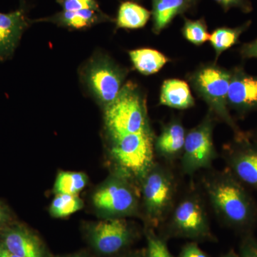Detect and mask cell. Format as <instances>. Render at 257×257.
I'll return each instance as SVG.
<instances>
[{
	"label": "cell",
	"mask_w": 257,
	"mask_h": 257,
	"mask_svg": "<svg viewBox=\"0 0 257 257\" xmlns=\"http://www.w3.org/2000/svg\"><path fill=\"white\" fill-rule=\"evenodd\" d=\"M191 1H193V0H191Z\"/></svg>",
	"instance_id": "36"
},
{
	"label": "cell",
	"mask_w": 257,
	"mask_h": 257,
	"mask_svg": "<svg viewBox=\"0 0 257 257\" xmlns=\"http://www.w3.org/2000/svg\"><path fill=\"white\" fill-rule=\"evenodd\" d=\"M109 138L152 130L143 92L133 82L125 84L116 100L104 109Z\"/></svg>",
	"instance_id": "2"
},
{
	"label": "cell",
	"mask_w": 257,
	"mask_h": 257,
	"mask_svg": "<svg viewBox=\"0 0 257 257\" xmlns=\"http://www.w3.org/2000/svg\"><path fill=\"white\" fill-rule=\"evenodd\" d=\"M28 26L29 20L23 8L8 14L0 13V60L12 57Z\"/></svg>",
	"instance_id": "13"
},
{
	"label": "cell",
	"mask_w": 257,
	"mask_h": 257,
	"mask_svg": "<svg viewBox=\"0 0 257 257\" xmlns=\"http://www.w3.org/2000/svg\"><path fill=\"white\" fill-rule=\"evenodd\" d=\"M128 54L134 67L144 75L156 74L169 62L167 56L153 49H138Z\"/></svg>",
	"instance_id": "19"
},
{
	"label": "cell",
	"mask_w": 257,
	"mask_h": 257,
	"mask_svg": "<svg viewBox=\"0 0 257 257\" xmlns=\"http://www.w3.org/2000/svg\"><path fill=\"white\" fill-rule=\"evenodd\" d=\"M83 203L78 195L56 194L50 207V213L56 218L67 217L80 210Z\"/></svg>",
	"instance_id": "23"
},
{
	"label": "cell",
	"mask_w": 257,
	"mask_h": 257,
	"mask_svg": "<svg viewBox=\"0 0 257 257\" xmlns=\"http://www.w3.org/2000/svg\"><path fill=\"white\" fill-rule=\"evenodd\" d=\"M9 217L10 216L8 211L7 210L6 208H5L3 204H0V226L5 224V223L8 221V219H9Z\"/></svg>",
	"instance_id": "31"
},
{
	"label": "cell",
	"mask_w": 257,
	"mask_h": 257,
	"mask_svg": "<svg viewBox=\"0 0 257 257\" xmlns=\"http://www.w3.org/2000/svg\"><path fill=\"white\" fill-rule=\"evenodd\" d=\"M221 8L227 11L231 8H239L245 13H250L252 10V6L248 0H214Z\"/></svg>",
	"instance_id": "27"
},
{
	"label": "cell",
	"mask_w": 257,
	"mask_h": 257,
	"mask_svg": "<svg viewBox=\"0 0 257 257\" xmlns=\"http://www.w3.org/2000/svg\"><path fill=\"white\" fill-rule=\"evenodd\" d=\"M221 257H239L238 256L237 254H236V253H234V251H229V252H228L227 253H226V254L224 255V256Z\"/></svg>",
	"instance_id": "33"
},
{
	"label": "cell",
	"mask_w": 257,
	"mask_h": 257,
	"mask_svg": "<svg viewBox=\"0 0 257 257\" xmlns=\"http://www.w3.org/2000/svg\"><path fill=\"white\" fill-rule=\"evenodd\" d=\"M228 106L239 116L257 111V75L248 74L241 67L231 69Z\"/></svg>",
	"instance_id": "12"
},
{
	"label": "cell",
	"mask_w": 257,
	"mask_h": 257,
	"mask_svg": "<svg viewBox=\"0 0 257 257\" xmlns=\"http://www.w3.org/2000/svg\"><path fill=\"white\" fill-rule=\"evenodd\" d=\"M74 257H76V256H74Z\"/></svg>",
	"instance_id": "37"
},
{
	"label": "cell",
	"mask_w": 257,
	"mask_h": 257,
	"mask_svg": "<svg viewBox=\"0 0 257 257\" xmlns=\"http://www.w3.org/2000/svg\"><path fill=\"white\" fill-rule=\"evenodd\" d=\"M63 11L75 12L84 10H100L96 0H60Z\"/></svg>",
	"instance_id": "26"
},
{
	"label": "cell",
	"mask_w": 257,
	"mask_h": 257,
	"mask_svg": "<svg viewBox=\"0 0 257 257\" xmlns=\"http://www.w3.org/2000/svg\"><path fill=\"white\" fill-rule=\"evenodd\" d=\"M2 243L20 257H47L40 239L24 228L7 229L3 233Z\"/></svg>",
	"instance_id": "15"
},
{
	"label": "cell",
	"mask_w": 257,
	"mask_h": 257,
	"mask_svg": "<svg viewBox=\"0 0 257 257\" xmlns=\"http://www.w3.org/2000/svg\"><path fill=\"white\" fill-rule=\"evenodd\" d=\"M251 24V21H248L236 28L222 27L216 29L211 33L209 41L215 51L216 60L219 58L223 52L238 43L240 37L243 32L248 30Z\"/></svg>",
	"instance_id": "20"
},
{
	"label": "cell",
	"mask_w": 257,
	"mask_h": 257,
	"mask_svg": "<svg viewBox=\"0 0 257 257\" xmlns=\"http://www.w3.org/2000/svg\"><path fill=\"white\" fill-rule=\"evenodd\" d=\"M110 153L121 173L143 180L155 162V136L152 130L109 138Z\"/></svg>",
	"instance_id": "4"
},
{
	"label": "cell",
	"mask_w": 257,
	"mask_h": 257,
	"mask_svg": "<svg viewBox=\"0 0 257 257\" xmlns=\"http://www.w3.org/2000/svg\"><path fill=\"white\" fill-rule=\"evenodd\" d=\"M133 236L132 229L123 218H109L94 225L90 231L93 245L103 254H113L122 249Z\"/></svg>",
	"instance_id": "11"
},
{
	"label": "cell",
	"mask_w": 257,
	"mask_h": 257,
	"mask_svg": "<svg viewBox=\"0 0 257 257\" xmlns=\"http://www.w3.org/2000/svg\"><path fill=\"white\" fill-rule=\"evenodd\" d=\"M223 157L226 168L244 185L257 191V143L241 131L225 145Z\"/></svg>",
	"instance_id": "10"
},
{
	"label": "cell",
	"mask_w": 257,
	"mask_h": 257,
	"mask_svg": "<svg viewBox=\"0 0 257 257\" xmlns=\"http://www.w3.org/2000/svg\"><path fill=\"white\" fill-rule=\"evenodd\" d=\"M239 257H257V240L246 237L240 248Z\"/></svg>",
	"instance_id": "28"
},
{
	"label": "cell",
	"mask_w": 257,
	"mask_h": 257,
	"mask_svg": "<svg viewBox=\"0 0 257 257\" xmlns=\"http://www.w3.org/2000/svg\"><path fill=\"white\" fill-rule=\"evenodd\" d=\"M0 257H20L10 251L3 243H0Z\"/></svg>",
	"instance_id": "32"
},
{
	"label": "cell",
	"mask_w": 257,
	"mask_h": 257,
	"mask_svg": "<svg viewBox=\"0 0 257 257\" xmlns=\"http://www.w3.org/2000/svg\"><path fill=\"white\" fill-rule=\"evenodd\" d=\"M241 57L245 59H257V38L253 41L243 44L240 49Z\"/></svg>",
	"instance_id": "30"
},
{
	"label": "cell",
	"mask_w": 257,
	"mask_h": 257,
	"mask_svg": "<svg viewBox=\"0 0 257 257\" xmlns=\"http://www.w3.org/2000/svg\"><path fill=\"white\" fill-rule=\"evenodd\" d=\"M87 183V176L82 172H62L56 178L54 191L56 194L77 195Z\"/></svg>",
	"instance_id": "22"
},
{
	"label": "cell",
	"mask_w": 257,
	"mask_h": 257,
	"mask_svg": "<svg viewBox=\"0 0 257 257\" xmlns=\"http://www.w3.org/2000/svg\"><path fill=\"white\" fill-rule=\"evenodd\" d=\"M127 257H135V256H127Z\"/></svg>",
	"instance_id": "35"
},
{
	"label": "cell",
	"mask_w": 257,
	"mask_h": 257,
	"mask_svg": "<svg viewBox=\"0 0 257 257\" xmlns=\"http://www.w3.org/2000/svg\"><path fill=\"white\" fill-rule=\"evenodd\" d=\"M182 35L184 38L196 46H200L209 40L207 25L203 20H191L185 19Z\"/></svg>",
	"instance_id": "24"
},
{
	"label": "cell",
	"mask_w": 257,
	"mask_h": 257,
	"mask_svg": "<svg viewBox=\"0 0 257 257\" xmlns=\"http://www.w3.org/2000/svg\"><path fill=\"white\" fill-rule=\"evenodd\" d=\"M160 104L173 109H187L195 104V100L185 81L170 79L161 87Z\"/></svg>",
	"instance_id": "16"
},
{
	"label": "cell",
	"mask_w": 257,
	"mask_h": 257,
	"mask_svg": "<svg viewBox=\"0 0 257 257\" xmlns=\"http://www.w3.org/2000/svg\"><path fill=\"white\" fill-rule=\"evenodd\" d=\"M126 72L104 55L93 57L83 70V80L96 101L106 109L112 104L124 87Z\"/></svg>",
	"instance_id": "7"
},
{
	"label": "cell",
	"mask_w": 257,
	"mask_h": 257,
	"mask_svg": "<svg viewBox=\"0 0 257 257\" xmlns=\"http://www.w3.org/2000/svg\"><path fill=\"white\" fill-rule=\"evenodd\" d=\"M151 13L143 7L133 2H125L120 5L116 25L118 28L139 29L148 22Z\"/></svg>",
	"instance_id": "21"
},
{
	"label": "cell",
	"mask_w": 257,
	"mask_h": 257,
	"mask_svg": "<svg viewBox=\"0 0 257 257\" xmlns=\"http://www.w3.org/2000/svg\"><path fill=\"white\" fill-rule=\"evenodd\" d=\"M144 209L149 225L165 222L174 207L177 182L172 171L155 162L142 180Z\"/></svg>",
	"instance_id": "5"
},
{
	"label": "cell",
	"mask_w": 257,
	"mask_h": 257,
	"mask_svg": "<svg viewBox=\"0 0 257 257\" xmlns=\"http://www.w3.org/2000/svg\"><path fill=\"white\" fill-rule=\"evenodd\" d=\"M186 132L178 119L170 121L164 126L160 135L155 140V152L168 162L180 159L185 143Z\"/></svg>",
	"instance_id": "14"
},
{
	"label": "cell",
	"mask_w": 257,
	"mask_h": 257,
	"mask_svg": "<svg viewBox=\"0 0 257 257\" xmlns=\"http://www.w3.org/2000/svg\"><path fill=\"white\" fill-rule=\"evenodd\" d=\"M121 173L109 179L93 196L94 206L110 218H123L138 212L139 197L128 180Z\"/></svg>",
	"instance_id": "9"
},
{
	"label": "cell",
	"mask_w": 257,
	"mask_h": 257,
	"mask_svg": "<svg viewBox=\"0 0 257 257\" xmlns=\"http://www.w3.org/2000/svg\"><path fill=\"white\" fill-rule=\"evenodd\" d=\"M179 257H209L199 248L196 242H189L184 245Z\"/></svg>",
	"instance_id": "29"
},
{
	"label": "cell",
	"mask_w": 257,
	"mask_h": 257,
	"mask_svg": "<svg viewBox=\"0 0 257 257\" xmlns=\"http://www.w3.org/2000/svg\"><path fill=\"white\" fill-rule=\"evenodd\" d=\"M167 219L170 236L194 241L213 239L207 211L196 194L187 196L174 206Z\"/></svg>",
	"instance_id": "8"
},
{
	"label": "cell",
	"mask_w": 257,
	"mask_h": 257,
	"mask_svg": "<svg viewBox=\"0 0 257 257\" xmlns=\"http://www.w3.org/2000/svg\"><path fill=\"white\" fill-rule=\"evenodd\" d=\"M252 137H253V138L254 139L255 141H256L257 143V133L256 134H255V135H253V136H252Z\"/></svg>",
	"instance_id": "34"
},
{
	"label": "cell",
	"mask_w": 257,
	"mask_h": 257,
	"mask_svg": "<svg viewBox=\"0 0 257 257\" xmlns=\"http://www.w3.org/2000/svg\"><path fill=\"white\" fill-rule=\"evenodd\" d=\"M191 0H152L153 32L160 34L177 15L188 9Z\"/></svg>",
	"instance_id": "18"
},
{
	"label": "cell",
	"mask_w": 257,
	"mask_h": 257,
	"mask_svg": "<svg viewBox=\"0 0 257 257\" xmlns=\"http://www.w3.org/2000/svg\"><path fill=\"white\" fill-rule=\"evenodd\" d=\"M203 185L211 207L219 220L236 229L251 226L257 217L254 201L227 168L204 177Z\"/></svg>",
	"instance_id": "1"
},
{
	"label": "cell",
	"mask_w": 257,
	"mask_h": 257,
	"mask_svg": "<svg viewBox=\"0 0 257 257\" xmlns=\"http://www.w3.org/2000/svg\"><path fill=\"white\" fill-rule=\"evenodd\" d=\"M147 249L146 257H173L167 247L165 240L157 236L152 229L147 231Z\"/></svg>",
	"instance_id": "25"
},
{
	"label": "cell",
	"mask_w": 257,
	"mask_h": 257,
	"mask_svg": "<svg viewBox=\"0 0 257 257\" xmlns=\"http://www.w3.org/2000/svg\"><path fill=\"white\" fill-rule=\"evenodd\" d=\"M215 119L209 111L199 124L187 132L180 157L181 172L184 175H192L199 170H210L217 158L213 140Z\"/></svg>",
	"instance_id": "6"
},
{
	"label": "cell",
	"mask_w": 257,
	"mask_h": 257,
	"mask_svg": "<svg viewBox=\"0 0 257 257\" xmlns=\"http://www.w3.org/2000/svg\"><path fill=\"white\" fill-rule=\"evenodd\" d=\"M109 19L100 10H84L75 12L62 11L44 20L67 28L84 29L107 21Z\"/></svg>",
	"instance_id": "17"
},
{
	"label": "cell",
	"mask_w": 257,
	"mask_h": 257,
	"mask_svg": "<svg viewBox=\"0 0 257 257\" xmlns=\"http://www.w3.org/2000/svg\"><path fill=\"white\" fill-rule=\"evenodd\" d=\"M189 82L198 96L205 101L209 111L233 130L234 134L240 130L230 114L228 106V93L231 70L215 64H203L189 74Z\"/></svg>",
	"instance_id": "3"
}]
</instances>
